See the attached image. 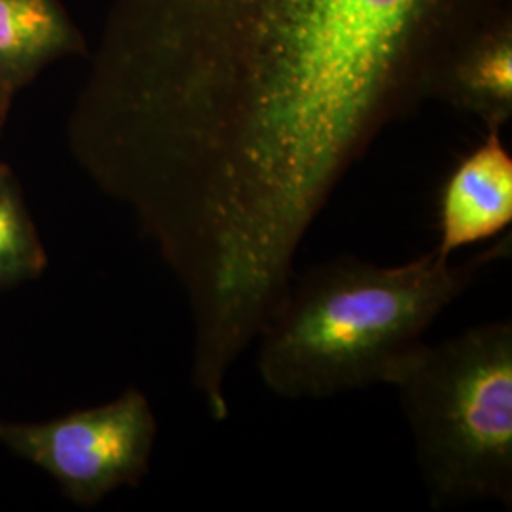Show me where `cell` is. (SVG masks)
Instances as JSON below:
<instances>
[{
	"label": "cell",
	"instance_id": "6da1fadb",
	"mask_svg": "<svg viewBox=\"0 0 512 512\" xmlns=\"http://www.w3.org/2000/svg\"><path fill=\"white\" fill-rule=\"evenodd\" d=\"M511 0H124L80 118L188 310L260 325L387 126L511 25Z\"/></svg>",
	"mask_w": 512,
	"mask_h": 512
},
{
	"label": "cell",
	"instance_id": "7a4b0ae2",
	"mask_svg": "<svg viewBox=\"0 0 512 512\" xmlns=\"http://www.w3.org/2000/svg\"><path fill=\"white\" fill-rule=\"evenodd\" d=\"M509 255L507 232L465 262L433 249L395 266L344 255L294 270L256 336L260 380L287 401L387 384L440 313Z\"/></svg>",
	"mask_w": 512,
	"mask_h": 512
},
{
	"label": "cell",
	"instance_id": "3957f363",
	"mask_svg": "<svg viewBox=\"0 0 512 512\" xmlns=\"http://www.w3.org/2000/svg\"><path fill=\"white\" fill-rule=\"evenodd\" d=\"M431 507H512V323L421 342L393 370Z\"/></svg>",
	"mask_w": 512,
	"mask_h": 512
},
{
	"label": "cell",
	"instance_id": "277c9868",
	"mask_svg": "<svg viewBox=\"0 0 512 512\" xmlns=\"http://www.w3.org/2000/svg\"><path fill=\"white\" fill-rule=\"evenodd\" d=\"M156 435V416L139 389L44 423L0 421V442L54 476L63 494L86 507L143 480Z\"/></svg>",
	"mask_w": 512,
	"mask_h": 512
},
{
	"label": "cell",
	"instance_id": "5b68a950",
	"mask_svg": "<svg viewBox=\"0 0 512 512\" xmlns=\"http://www.w3.org/2000/svg\"><path fill=\"white\" fill-rule=\"evenodd\" d=\"M503 129H486L442 184L437 251L452 258L461 249L503 236L512 222V156Z\"/></svg>",
	"mask_w": 512,
	"mask_h": 512
},
{
	"label": "cell",
	"instance_id": "8992f818",
	"mask_svg": "<svg viewBox=\"0 0 512 512\" xmlns=\"http://www.w3.org/2000/svg\"><path fill=\"white\" fill-rule=\"evenodd\" d=\"M439 101L503 129L512 116V23L495 29L463 55Z\"/></svg>",
	"mask_w": 512,
	"mask_h": 512
},
{
	"label": "cell",
	"instance_id": "52a82bcc",
	"mask_svg": "<svg viewBox=\"0 0 512 512\" xmlns=\"http://www.w3.org/2000/svg\"><path fill=\"white\" fill-rule=\"evenodd\" d=\"M73 44V29L54 0H0L2 86H14Z\"/></svg>",
	"mask_w": 512,
	"mask_h": 512
},
{
	"label": "cell",
	"instance_id": "ba28073f",
	"mask_svg": "<svg viewBox=\"0 0 512 512\" xmlns=\"http://www.w3.org/2000/svg\"><path fill=\"white\" fill-rule=\"evenodd\" d=\"M48 256L27 213L18 183L0 165V289L35 279L44 272Z\"/></svg>",
	"mask_w": 512,
	"mask_h": 512
},
{
	"label": "cell",
	"instance_id": "9c48e42d",
	"mask_svg": "<svg viewBox=\"0 0 512 512\" xmlns=\"http://www.w3.org/2000/svg\"><path fill=\"white\" fill-rule=\"evenodd\" d=\"M2 95H4V86L0 84V110H2Z\"/></svg>",
	"mask_w": 512,
	"mask_h": 512
}]
</instances>
